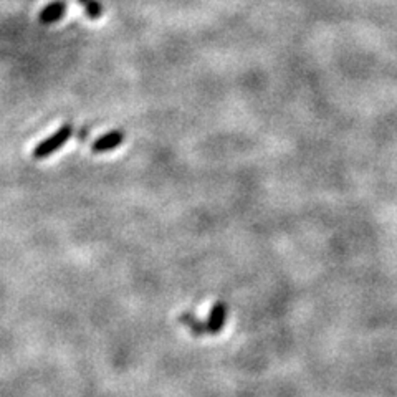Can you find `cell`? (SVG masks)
I'll return each instance as SVG.
<instances>
[{"instance_id": "cell-1", "label": "cell", "mask_w": 397, "mask_h": 397, "mask_svg": "<svg viewBox=\"0 0 397 397\" xmlns=\"http://www.w3.org/2000/svg\"><path fill=\"white\" fill-rule=\"evenodd\" d=\"M71 136H73V126H71L70 123L63 124L53 134L48 136L42 143H38L37 146H35L34 152H32V156H34V159H38V161L40 159H47L48 156L55 154V152L62 149V147L70 141Z\"/></svg>"}, {"instance_id": "cell-2", "label": "cell", "mask_w": 397, "mask_h": 397, "mask_svg": "<svg viewBox=\"0 0 397 397\" xmlns=\"http://www.w3.org/2000/svg\"><path fill=\"white\" fill-rule=\"evenodd\" d=\"M126 139V134H124L123 130H113L106 134L99 136L98 139H95L93 144H91V151L95 154H103V152H110L119 147Z\"/></svg>"}, {"instance_id": "cell-3", "label": "cell", "mask_w": 397, "mask_h": 397, "mask_svg": "<svg viewBox=\"0 0 397 397\" xmlns=\"http://www.w3.org/2000/svg\"><path fill=\"white\" fill-rule=\"evenodd\" d=\"M68 9L67 0H53L48 5L43 7L38 14V22L42 25H53L65 17Z\"/></svg>"}, {"instance_id": "cell-4", "label": "cell", "mask_w": 397, "mask_h": 397, "mask_svg": "<svg viewBox=\"0 0 397 397\" xmlns=\"http://www.w3.org/2000/svg\"><path fill=\"white\" fill-rule=\"evenodd\" d=\"M80 5L85 9L86 17L90 20H99L103 17V5L98 2V0H76Z\"/></svg>"}]
</instances>
